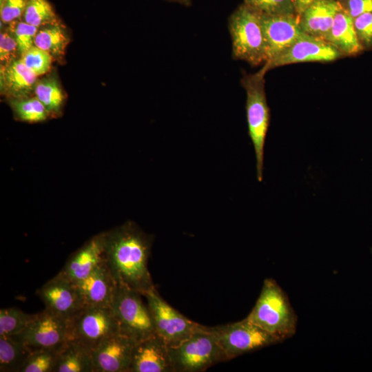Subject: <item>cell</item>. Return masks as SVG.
<instances>
[{
	"instance_id": "obj_1",
	"label": "cell",
	"mask_w": 372,
	"mask_h": 372,
	"mask_svg": "<svg viewBox=\"0 0 372 372\" xmlns=\"http://www.w3.org/2000/svg\"><path fill=\"white\" fill-rule=\"evenodd\" d=\"M152 242L132 221L105 231V263L116 285L143 296L155 288L148 269Z\"/></svg>"
},
{
	"instance_id": "obj_2",
	"label": "cell",
	"mask_w": 372,
	"mask_h": 372,
	"mask_svg": "<svg viewBox=\"0 0 372 372\" xmlns=\"http://www.w3.org/2000/svg\"><path fill=\"white\" fill-rule=\"evenodd\" d=\"M247 318L280 342L296 332L297 316L286 293L276 280L267 278Z\"/></svg>"
},
{
	"instance_id": "obj_3",
	"label": "cell",
	"mask_w": 372,
	"mask_h": 372,
	"mask_svg": "<svg viewBox=\"0 0 372 372\" xmlns=\"http://www.w3.org/2000/svg\"><path fill=\"white\" fill-rule=\"evenodd\" d=\"M268 70L264 64L259 71L245 74L240 81L247 94L248 134L255 151L256 175L259 182L263 178L265 144L270 123V110L265 90V76Z\"/></svg>"
},
{
	"instance_id": "obj_4",
	"label": "cell",
	"mask_w": 372,
	"mask_h": 372,
	"mask_svg": "<svg viewBox=\"0 0 372 372\" xmlns=\"http://www.w3.org/2000/svg\"><path fill=\"white\" fill-rule=\"evenodd\" d=\"M232 57L252 66L266 62V43L260 14L242 3L229 16Z\"/></svg>"
},
{
	"instance_id": "obj_5",
	"label": "cell",
	"mask_w": 372,
	"mask_h": 372,
	"mask_svg": "<svg viewBox=\"0 0 372 372\" xmlns=\"http://www.w3.org/2000/svg\"><path fill=\"white\" fill-rule=\"evenodd\" d=\"M174 372H200L228 359L207 327L200 328L178 345L169 348Z\"/></svg>"
},
{
	"instance_id": "obj_6",
	"label": "cell",
	"mask_w": 372,
	"mask_h": 372,
	"mask_svg": "<svg viewBox=\"0 0 372 372\" xmlns=\"http://www.w3.org/2000/svg\"><path fill=\"white\" fill-rule=\"evenodd\" d=\"M120 333L111 306L83 307L68 320L67 341L91 354L106 338Z\"/></svg>"
},
{
	"instance_id": "obj_7",
	"label": "cell",
	"mask_w": 372,
	"mask_h": 372,
	"mask_svg": "<svg viewBox=\"0 0 372 372\" xmlns=\"http://www.w3.org/2000/svg\"><path fill=\"white\" fill-rule=\"evenodd\" d=\"M138 291L116 285L111 307L120 333L136 342L156 333L150 311Z\"/></svg>"
},
{
	"instance_id": "obj_8",
	"label": "cell",
	"mask_w": 372,
	"mask_h": 372,
	"mask_svg": "<svg viewBox=\"0 0 372 372\" xmlns=\"http://www.w3.org/2000/svg\"><path fill=\"white\" fill-rule=\"evenodd\" d=\"M228 360L280 342L247 318L224 325L207 327Z\"/></svg>"
},
{
	"instance_id": "obj_9",
	"label": "cell",
	"mask_w": 372,
	"mask_h": 372,
	"mask_svg": "<svg viewBox=\"0 0 372 372\" xmlns=\"http://www.w3.org/2000/svg\"><path fill=\"white\" fill-rule=\"evenodd\" d=\"M143 296L147 299L156 333L169 348L178 345L200 328L201 324L187 318L169 305L156 288Z\"/></svg>"
},
{
	"instance_id": "obj_10",
	"label": "cell",
	"mask_w": 372,
	"mask_h": 372,
	"mask_svg": "<svg viewBox=\"0 0 372 372\" xmlns=\"http://www.w3.org/2000/svg\"><path fill=\"white\" fill-rule=\"evenodd\" d=\"M68 320L45 309L37 313L21 333L11 336L32 351L61 349L66 343Z\"/></svg>"
},
{
	"instance_id": "obj_11",
	"label": "cell",
	"mask_w": 372,
	"mask_h": 372,
	"mask_svg": "<svg viewBox=\"0 0 372 372\" xmlns=\"http://www.w3.org/2000/svg\"><path fill=\"white\" fill-rule=\"evenodd\" d=\"M266 43V63L281 54L303 33L300 14H260Z\"/></svg>"
},
{
	"instance_id": "obj_12",
	"label": "cell",
	"mask_w": 372,
	"mask_h": 372,
	"mask_svg": "<svg viewBox=\"0 0 372 372\" xmlns=\"http://www.w3.org/2000/svg\"><path fill=\"white\" fill-rule=\"evenodd\" d=\"M136 343L120 333L104 339L91 352L94 372H129Z\"/></svg>"
},
{
	"instance_id": "obj_13",
	"label": "cell",
	"mask_w": 372,
	"mask_h": 372,
	"mask_svg": "<svg viewBox=\"0 0 372 372\" xmlns=\"http://www.w3.org/2000/svg\"><path fill=\"white\" fill-rule=\"evenodd\" d=\"M342 54L327 41L303 32L288 49L269 63V70L285 65L309 61H332Z\"/></svg>"
},
{
	"instance_id": "obj_14",
	"label": "cell",
	"mask_w": 372,
	"mask_h": 372,
	"mask_svg": "<svg viewBox=\"0 0 372 372\" xmlns=\"http://www.w3.org/2000/svg\"><path fill=\"white\" fill-rule=\"evenodd\" d=\"M36 293L46 309L67 320L84 307L74 283L58 275L47 281Z\"/></svg>"
},
{
	"instance_id": "obj_15",
	"label": "cell",
	"mask_w": 372,
	"mask_h": 372,
	"mask_svg": "<svg viewBox=\"0 0 372 372\" xmlns=\"http://www.w3.org/2000/svg\"><path fill=\"white\" fill-rule=\"evenodd\" d=\"M105 262V231H103L91 238L75 251L57 275L76 283L87 277Z\"/></svg>"
},
{
	"instance_id": "obj_16",
	"label": "cell",
	"mask_w": 372,
	"mask_h": 372,
	"mask_svg": "<svg viewBox=\"0 0 372 372\" xmlns=\"http://www.w3.org/2000/svg\"><path fill=\"white\" fill-rule=\"evenodd\" d=\"M129 372H174L167 344L156 333L137 342Z\"/></svg>"
},
{
	"instance_id": "obj_17",
	"label": "cell",
	"mask_w": 372,
	"mask_h": 372,
	"mask_svg": "<svg viewBox=\"0 0 372 372\" xmlns=\"http://www.w3.org/2000/svg\"><path fill=\"white\" fill-rule=\"evenodd\" d=\"M83 306H111L116 284L105 262L74 283Z\"/></svg>"
},
{
	"instance_id": "obj_18",
	"label": "cell",
	"mask_w": 372,
	"mask_h": 372,
	"mask_svg": "<svg viewBox=\"0 0 372 372\" xmlns=\"http://www.w3.org/2000/svg\"><path fill=\"white\" fill-rule=\"evenodd\" d=\"M1 92L10 99L30 96L37 82V76L20 58L1 65Z\"/></svg>"
},
{
	"instance_id": "obj_19",
	"label": "cell",
	"mask_w": 372,
	"mask_h": 372,
	"mask_svg": "<svg viewBox=\"0 0 372 372\" xmlns=\"http://www.w3.org/2000/svg\"><path fill=\"white\" fill-rule=\"evenodd\" d=\"M342 8V4L337 0L316 1L300 14L302 31L324 40L335 15Z\"/></svg>"
},
{
	"instance_id": "obj_20",
	"label": "cell",
	"mask_w": 372,
	"mask_h": 372,
	"mask_svg": "<svg viewBox=\"0 0 372 372\" xmlns=\"http://www.w3.org/2000/svg\"><path fill=\"white\" fill-rule=\"evenodd\" d=\"M324 40L337 48L342 55L357 54L364 49L356 34L353 19L344 8L335 15Z\"/></svg>"
},
{
	"instance_id": "obj_21",
	"label": "cell",
	"mask_w": 372,
	"mask_h": 372,
	"mask_svg": "<svg viewBox=\"0 0 372 372\" xmlns=\"http://www.w3.org/2000/svg\"><path fill=\"white\" fill-rule=\"evenodd\" d=\"M32 351L11 336H0V371L21 372Z\"/></svg>"
},
{
	"instance_id": "obj_22",
	"label": "cell",
	"mask_w": 372,
	"mask_h": 372,
	"mask_svg": "<svg viewBox=\"0 0 372 372\" xmlns=\"http://www.w3.org/2000/svg\"><path fill=\"white\" fill-rule=\"evenodd\" d=\"M69 43V37L59 23L39 28L34 45L48 52L53 58H62Z\"/></svg>"
},
{
	"instance_id": "obj_23",
	"label": "cell",
	"mask_w": 372,
	"mask_h": 372,
	"mask_svg": "<svg viewBox=\"0 0 372 372\" xmlns=\"http://www.w3.org/2000/svg\"><path fill=\"white\" fill-rule=\"evenodd\" d=\"M54 372H94L91 354L66 342L60 350Z\"/></svg>"
},
{
	"instance_id": "obj_24",
	"label": "cell",
	"mask_w": 372,
	"mask_h": 372,
	"mask_svg": "<svg viewBox=\"0 0 372 372\" xmlns=\"http://www.w3.org/2000/svg\"><path fill=\"white\" fill-rule=\"evenodd\" d=\"M33 94L44 105L49 116H58L61 114L65 95L56 77L50 76L37 81Z\"/></svg>"
},
{
	"instance_id": "obj_25",
	"label": "cell",
	"mask_w": 372,
	"mask_h": 372,
	"mask_svg": "<svg viewBox=\"0 0 372 372\" xmlns=\"http://www.w3.org/2000/svg\"><path fill=\"white\" fill-rule=\"evenodd\" d=\"M22 19L25 23L38 28L60 23L48 0H28Z\"/></svg>"
},
{
	"instance_id": "obj_26",
	"label": "cell",
	"mask_w": 372,
	"mask_h": 372,
	"mask_svg": "<svg viewBox=\"0 0 372 372\" xmlns=\"http://www.w3.org/2000/svg\"><path fill=\"white\" fill-rule=\"evenodd\" d=\"M9 103L14 116L22 121L38 123L49 116L44 105L34 96L10 99Z\"/></svg>"
},
{
	"instance_id": "obj_27",
	"label": "cell",
	"mask_w": 372,
	"mask_h": 372,
	"mask_svg": "<svg viewBox=\"0 0 372 372\" xmlns=\"http://www.w3.org/2000/svg\"><path fill=\"white\" fill-rule=\"evenodd\" d=\"M35 315L26 313L15 307L1 309L0 336H14L22 333Z\"/></svg>"
},
{
	"instance_id": "obj_28",
	"label": "cell",
	"mask_w": 372,
	"mask_h": 372,
	"mask_svg": "<svg viewBox=\"0 0 372 372\" xmlns=\"http://www.w3.org/2000/svg\"><path fill=\"white\" fill-rule=\"evenodd\" d=\"M61 349L32 351L21 372H54Z\"/></svg>"
},
{
	"instance_id": "obj_29",
	"label": "cell",
	"mask_w": 372,
	"mask_h": 372,
	"mask_svg": "<svg viewBox=\"0 0 372 372\" xmlns=\"http://www.w3.org/2000/svg\"><path fill=\"white\" fill-rule=\"evenodd\" d=\"M20 59L38 76L50 71L53 57L48 52L34 45L23 53Z\"/></svg>"
},
{
	"instance_id": "obj_30",
	"label": "cell",
	"mask_w": 372,
	"mask_h": 372,
	"mask_svg": "<svg viewBox=\"0 0 372 372\" xmlns=\"http://www.w3.org/2000/svg\"><path fill=\"white\" fill-rule=\"evenodd\" d=\"M244 3L260 14L276 15L296 12L291 0H244Z\"/></svg>"
},
{
	"instance_id": "obj_31",
	"label": "cell",
	"mask_w": 372,
	"mask_h": 372,
	"mask_svg": "<svg viewBox=\"0 0 372 372\" xmlns=\"http://www.w3.org/2000/svg\"><path fill=\"white\" fill-rule=\"evenodd\" d=\"M17 43L20 56L34 45L35 36L39 28L25 21L18 20L10 23Z\"/></svg>"
},
{
	"instance_id": "obj_32",
	"label": "cell",
	"mask_w": 372,
	"mask_h": 372,
	"mask_svg": "<svg viewBox=\"0 0 372 372\" xmlns=\"http://www.w3.org/2000/svg\"><path fill=\"white\" fill-rule=\"evenodd\" d=\"M1 29L0 34L1 65H5L12 61L20 58L17 43L10 23Z\"/></svg>"
},
{
	"instance_id": "obj_33",
	"label": "cell",
	"mask_w": 372,
	"mask_h": 372,
	"mask_svg": "<svg viewBox=\"0 0 372 372\" xmlns=\"http://www.w3.org/2000/svg\"><path fill=\"white\" fill-rule=\"evenodd\" d=\"M353 23L356 34L363 48L372 47V12L355 17Z\"/></svg>"
},
{
	"instance_id": "obj_34",
	"label": "cell",
	"mask_w": 372,
	"mask_h": 372,
	"mask_svg": "<svg viewBox=\"0 0 372 372\" xmlns=\"http://www.w3.org/2000/svg\"><path fill=\"white\" fill-rule=\"evenodd\" d=\"M28 0H1V21L9 24L22 17Z\"/></svg>"
},
{
	"instance_id": "obj_35",
	"label": "cell",
	"mask_w": 372,
	"mask_h": 372,
	"mask_svg": "<svg viewBox=\"0 0 372 372\" xmlns=\"http://www.w3.org/2000/svg\"><path fill=\"white\" fill-rule=\"evenodd\" d=\"M346 10L353 19L364 13L372 12V0H347Z\"/></svg>"
},
{
	"instance_id": "obj_36",
	"label": "cell",
	"mask_w": 372,
	"mask_h": 372,
	"mask_svg": "<svg viewBox=\"0 0 372 372\" xmlns=\"http://www.w3.org/2000/svg\"><path fill=\"white\" fill-rule=\"evenodd\" d=\"M319 0H291L296 13L301 14L309 6Z\"/></svg>"
},
{
	"instance_id": "obj_37",
	"label": "cell",
	"mask_w": 372,
	"mask_h": 372,
	"mask_svg": "<svg viewBox=\"0 0 372 372\" xmlns=\"http://www.w3.org/2000/svg\"><path fill=\"white\" fill-rule=\"evenodd\" d=\"M165 1H167L168 2H172V3H177L178 4H180L185 6H188V7L192 5V0H165Z\"/></svg>"
}]
</instances>
